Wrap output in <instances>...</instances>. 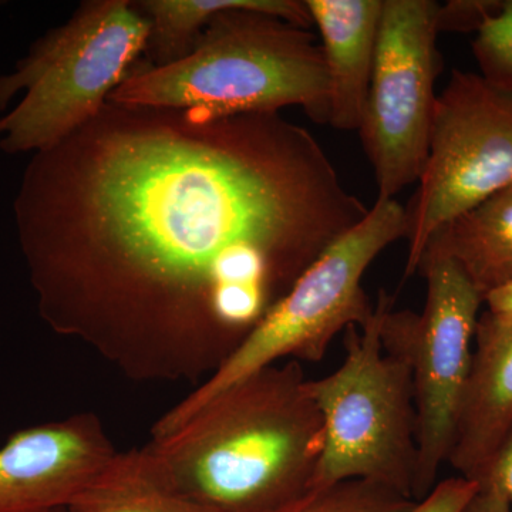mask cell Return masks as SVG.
Returning <instances> with one entry per match:
<instances>
[{"instance_id": "obj_6", "label": "cell", "mask_w": 512, "mask_h": 512, "mask_svg": "<svg viewBox=\"0 0 512 512\" xmlns=\"http://www.w3.org/2000/svg\"><path fill=\"white\" fill-rule=\"evenodd\" d=\"M394 298L380 292L372 319L345 332L346 355L306 389L323 424V448L313 488L363 480L414 501L417 412L412 369L384 352L382 322ZM417 503V501H416Z\"/></svg>"}, {"instance_id": "obj_4", "label": "cell", "mask_w": 512, "mask_h": 512, "mask_svg": "<svg viewBox=\"0 0 512 512\" xmlns=\"http://www.w3.org/2000/svg\"><path fill=\"white\" fill-rule=\"evenodd\" d=\"M407 212L394 200H376L365 220L346 232L292 286L248 338L208 379L168 410L151 429L153 440L180 429L228 387L279 360L322 362L330 343L363 328L375 306L363 288L369 266L397 239L407 237Z\"/></svg>"}, {"instance_id": "obj_22", "label": "cell", "mask_w": 512, "mask_h": 512, "mask_svg": "<svg viewBox=\"0 0 512 512\" xmlns=\"http://www.w3.org/2000/svg\"><path fill=\"white\" fill-rule=\"evenodd\" d=\"M484 303L491 312H512V284L485 296Z\"/></svg>"}, {"instance_id": "obj_12", "label": "cell", "mask_w": 512, "mask_h": 512, "mask_svg": "<svg viewBox=\"0 0 512 512\" xmlns=\"http://www.w3.org/2000/svg\"><path fill=\"white\" fill-rule=\"evenodd\" d=\"M322 37L330 126L359 131L375 66L383 0H305Z\"/></svg>"}, {"instance_id": "obj_13", "label": "cell", "mask_w": 512, "mask_h": 512, "mask_svg": "<svg viewBox=\"0 0 512 512\" xmlns=\"http://www.w3.org/2000/svg\"><path fill=\"white\" fill-rule=\"evenodd\" d=\"M427 248L451 256L484 299L511 285L512 187L448 222Z\"/></svg>"}, {"instance_id": "obj_20", "label": "cell", "mask_w": 512, "mask_h": 512, "mask_svg": "<svg viewBox=\"0 0 512 512\" xmlns=\"http://www.w3.org/2000/svg\"><path fill=\"white\" fill-rule=\"evenodd\" d=\"M493 483L507 494L512 504V430L504 440L503 446L495 454L493 463L488 468L487 474L478 485Z\"/></svg>"}, {"instance_id": "obj_15", "label": "cell", "mask_w": 512, "mask_h": 512, "mask_svg": "<svg viewBox=\"0 0 512 512\" xmlns=\"http://www.w3.org/2000/svg\"><path fill=\"white\" fill-rule=\"evenodd\" d=\"M138 9L151 23V46L158 63H171L187 55L202 29L228 10H252L309 29L313 25L305 2L298 0H144Z\"/></svg>"}, {"instance_id": "obj_7", "label": "cell", "mask_w": 512, "mask_h": 512, "mask_svg": "<svg viewBox=\"0 0 512 512\" xmlns=\"http://www.w3.org/2000/svg\"><path fill=\"white\" fill-rule=\"evenodd\" d=\"M427 284L423 312L383 316L384 352L402 356L412 369L417 412V474L414 501L423 500L448 463L461 400L473 359L483 296L451 256L427 248L419 269Z\"/></svg>"}, {"instance_id": "obj_8", "label": "cell", "mask_w": 512, "mask_h": 512, "mask_svg": "<svg viewBox=\"0 0 512 512\" xmlns=\"http://www.w3.org/2000/svg\"><path fill=\"white\" fill-rule=\"evenodd\" d=\"M512 187V97L480 74L453 70L437 96L429 156L407 212L404 281L431 237L458 215Z\"/></svg>"}, {"instance_id": "obj_16", "label": "cell", "mask_w": 512, "mask_h": 512, "mask_svg": "<svg viewBox=\"0 0 512 512\" xmlns=\"http://www.w3.org/2000/svg\"><path fill=\"white\" fill-rule=\"evenodd\" d=\"M416 504L384 485L350 480L313 488L275 512H412Z\"/></svg>"}, {"instance_id": "obj_9", "label": "cell", "mask_w": 512, "mask_h": 512, "mask_svg": "<svg viewBox=\"0 0 512 512\" xmlns=\"http://www.w3.org/2000/svg\"><path fill=\"white\" fill-rule=\"evenodd\" d=\"M440 3L383 0L375 66L359 131L375 171L377 200L419 181L429 156L441 69Z\"/></svg>"}, {"instance_id": "obj_17", "label": "cell", "mask_w": 512, "mask_h": 512, "mask_svg": "<svg viewBox=\"0 0 512 512\" xmlns=\"http://www.w3.org/2000/svg\"><path fill=\"white\" fill-rule=\"evenodd\" d=\"M473 53L485 82L512 97V0L477 30Z\"/></svg>"}, {"instance_id": "obj_18", "label": "cell", "mask_w": 512, "mask_h": 512, "mask_svg": "<svg viewBox=\"0 0 512 512\" xmlns=\"http://www.w3.org/2000/svg\"><path fill=\"white\" fill-rule=\"evenodd\" d=\"M478 484L460 476L437 483L412 512H461L476 495Z\"/></svg>"}, {"instance_id": "obj_2", "label": "cell", "mask_w": 512, "mask_h": 512, "mask_svg": "<svg viewBox=\"0 0 512 512\" xmlns=\"http://www.w3.org/2000/svg\"><path fill=\"white\" fill-rule=\"evenodd\" d=\"M302 363L245 377L147 444L178 490L211 512H275L312 490L323 424Z\"/></svg>"}, {"instance_id": "obj_14", "label": "cell", "mask_w": 512, "mask_h": 512, "mask_svg": "<svg viewBox=\"0 0 512 512\" xmlns=\"http://www.w3.org/2000/svg\"><path fill=\"white\" fill-rule=\"evenodd\" d=\"M67 512H211L178 490L150 448L119 451Z\"/></svg>"}, {"instance_id": "obj_3", "label": "cell", "mask_w": 512, "mask_h": 512, "mask_svg": "<svg viewBox=\"0 0 512 512\" xmlns=\"http://www.w3.org/2000/svg\"><path fill=\"white\" fill-rule=\"evenodd\" d=\"M107 101L210 119L299 106L316 123H328V70L309 29L266 13L228 10L205 26L187 55L131 70Z\"/></svg>"}, {"instance_id": "obj_19", "label": "cell", "mask_w": 512, "mask_h": 512, "mask_svg": "<svg viewBox=\"0 0 512 512\" xmlns=\"http://www.w3.org/2000/svg\"><path fill=\"white\" fill-rule=\"evenodd\" d=\"M503 2H450L440 6L441 30H478L485 19L495 15Z\"/></svg>"}, {"instance_id": "obj_1", "label": "cell", "mask_w": 512, "mask_h": 512, "mask_svg": "<svg viewBox=\"0 0 512 512\" xmlns=\"http://www.w3.org/2000/svg\"><path fill=\"white\" fill-rule=\"evenodd\" d=\"M367 212L279 113L109 101L33 156L15 201L40 316L150 383L208 379Z\"/></svg>"}, {"instance_id": "obj_10", "label": "cell", "mask_w": 512, "mask_h": 512, "mask_svg": "<svg viewBox=\"0 0 512 512\" xmlns=\"http://www.w3.org/2000/svg\"><path fill=\"white\" fill-rule=\"evenodd\" d=\"M117 453L90 413L16 431L0 447V512L67 507Z\"/></svg>"}, {"instance_id": "obj_21", "label": "cell", "mask_w": 512, "mask_h": 512, "mask_svg": "<svg viewBox=\"0 0 512 512\" xmlns=\"http://www.w3.org/2000/svg\"><path fill=\"white\" fill-rule=\"evenodd\" d=\"M461 512H511V501L497 485L483 483Z\"/></svg>"}, {"instance_id": "obj_23", "label": "cell", "mask_w": 512, "mask_h": 512, "mask_svg": "<svg viewBox=\"0 0 512 512\" xmlns=\"http://www.w3.org/2000/svg\"><path fill=\"white\" fill-rule=\"evenodd\" d=\"M40 512H67L66 507L52 508V510L40 511Z\"/></svg>"}, {"instance_id": "obj_11", "label": "cell", "mask_w": 512, "mask_h": 512, "mask_svg": "<svg viewBox=\"0 0 512 512\" xmlns=\"http://www.w3.org/2000/svg\"><path fill=\"white\" fill-rule=\"evenodd\" d=\"M512 430V312L485 311L477 322L473 359L448 463L480 483Z\"/></svg>"}, {"instance_id": "obj_5", "label": "cell", "mask_w": 512, "mask_h": 512, "mask_svg": "<svg viewBox=\"0 0 512 512\" xmlns=\"http://www.w3.org/2000/svg\"><path fill=\"white\" fill-rule=\"evenodd\" d=\"M151 23L127 0L84 2L69 22L30 47L12 73L0 76V150L42 153L92 121L146 49Z\"/></svg>"}]
</instances>
